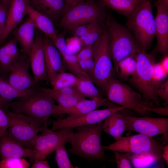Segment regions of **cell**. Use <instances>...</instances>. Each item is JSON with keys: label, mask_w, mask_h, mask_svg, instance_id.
<instances>
[{"label": "cell", "mask_w": 168, "mask_h": 168, "mask_svg": "<svg viewBox=\"0 0 168 168\" xmlns=\"http://www.w3.org/2000/svg\"><path fill=\"white\" fill-rule=\"evenodd\" d=\"M67 30L65 29L61 33L58 34L54 44L61 54L70 72L81 78L91 80L90 77L80 67L76 54H69L66 52L65 36Z\"/></svg>", "instance_id": "obj_23"}, {"label": "cell", "mask_w": 168, "mask_h": 168, "mask_svg": "<svg viewBox=\"0 0 168 168\" xmlns=\"http://www.w3.org/2000/svg\"><path fill=\"white\" fill-rule=\"evenodd\" d=\"M5 26L0 23V28L5 29Z\"/></svg>", "instance_id": "obj_53"}, {"label": "cell", "mask_w": 168, "mask_h": 168, "mask_svg": "<svg viewBox=\"0 0 168 168\" xmlns=\"http://www.w3.org/2000/svg\"><path fill=\"white\" fill-rule=\"evenodd\" d=\"M155 5L157 9L155 18L157 43L153 52L164 57L168 53V10L157 4Z\"/></svg>", "instance_id": "obj_18"}, {"label": "cell", "mask_w": 168, "mask_h": 168, "mask_svg": "<svg viewBox=\"0 0 168 168\" xmlns=\"http://www.w3.org/2000/svg\"><path fill=\"white\" fill-rule=\"evenodd\" d=\"M77 60L79 65L82 70L90 77L94 67V62L93 58L86 60Z\"/></svg>", "instance_id": "obj_39"}, {"label": "cell", "mask_w": 168, "mask_h": 168, "mask_svg": "<svg viewBox=\"0 0 168 168\" xmlns=\"http://www.w3.org/2000/svg\"><path fill=\"white\" fill-rule=\"evenodd\" d=\"M133 58L132 56L126 58L118 63L119 75L122 77L126 78L131 76L135 72L137 67V61L135 58Z\"/></svg>", "instance_id": "obj_32"}, {"label": "cell", "mask_w": 168, "mask_h": 168, "mask_svg": "<svg viewBox=\"0 0 168 168\" xmlns=\"http://www.w3.org/2000/svg\"><path fill=\"white\" fill-rule=\"evenodd\" d=\"M32 89L26 90L18 89L8 82L0 80V97L8 102L14 98H20L23 96Z\"/></svg>", "instance_id": "obj_30"}, {"label": "cell", "mask_w": 168, "mask_h": 168, "mask_svg": "<svg viewBox=\"0 0 168 168\" xmlns=\"http://www.w3.org/2000/svg\"><path fill=\"white\" fill-rule=\"evenodd\" d=\"M124 114L121 111L116 112L110 115L104 121L102 126V131L118 140L126 131V123Z\"/></svg>", "instance_id": "obj_27"}, {"label": "cell", "mask_w": 168, "mask_h": 168, "mask_svg": "<svg viewBox=\"0 0 168 168\" xmlns=\"http://www.w3.org/2000/svg\"><path fill=\"white\" fill-rule=\"evenodd\" d=\"M92 50L94 67L91 79L103 92L112 72V59L105 27L102 34L93 44Z\"/></svg>", "instance_id": "obj_10"}, {"label": "cell", "mask_w": 168, "mask_h": 168, "mask_svg": "<svg viewBox=\"0 0 168 168\" xmlns=\"http://www.w3.org/2000/svg\"><path fill=\"white\" fill-rule=\"evenodd\" d=\"M77 60L93 58L92 45L84 46L76 54Z\"/></svg>", "instance_id": "obj_43"}, {"label": "cell", "mask_w": 168, "mask_h": 168, "mask_svg": "<svg viewBox=\"0 0 168 168\" xmlns=\"http://www.w3.org/2000/svg\"><path fill=\"white\" fill-rule=\"evenodd\" d=\"M28 0H12L8 9L4 32L0 38L4 40L10 33L22 22L27 15Z\"/></svg>", "instance_id": "obj_19"}, {"label": "cell", "mask_w": 168, "mask_h": 168, "mask_svg": "<svg viewBox=\"0 0 168 168\" xmlns=\"http://www.w3.org/2000/svg\"><path fill=\"white\" fill-rule=\"evenodd\" d=\"M8 9L0 2V23L5 26Z\"/></svg>", "instance_id": "obj_44"}, {"label": "cell", "mask_w": 168, "mask_h": 168, "mask_svg": "<svg viewBox=\"0 0 168 168\" xmlns=\"http://www.w3.org/2000/svg\"><path fill=\"white\" fill-rule=\"evenodd\" d=\"M65 44L66 52L71 54H76L83 47L79 37L76 35L65 39Z\"/></svg>", "instance_id": "obj_36"}, {"label": "cell", "mask_w": 168, "mask_h": 168, "mask_svg": "<svg viewBox=\"0 0 168 168\" xmlns=\"http://www.w3.org/2000/svg\"><path fill=\"white\" fill-rule=\"evenodd\" d=\"M163 159L165 162L167 166H168V143L164 146L162 153Z\"/></svg>", "instance_id": "obj_47"}, {"label": "cell", "mask_w": 168, "mask_h": 168, "mask_svg": "<svg viewBox=\"0 0 168 168\" xmlns=\"http://www.w3.org/2000/svg\"><path fill=\"white\" fill-rule=\"evenodd\" d=\"M66 4L69 6L75 5L79 2L82 1L81 0H64Z\"/></svg>", "instance_id": "obj_49"}, {"label": "cell", "mask_w": 168, "mask_h": 168, "mask_svg": "<svg viewBox=\"0 0 168 168\" xmlns=\"http://www.w3.org/2000/svg\"><path fill=\"white\" fill-rule=\"evenodd\" d=\"M35 27L32 20L28 16L16 29L14 37L21 48L23 54L28 55L35 42Z\"/></svg>", "instance_id": "obj_25"}, {"label": "cell", "mask_w": 168, "mask_h": 168, "mask_svg": "<svg viewBox=\"0 0 168 168\" xmlns=\"http://www.w3.org/2000/svg\"><path fill=\"white\" fill-rule=\"evenodd\" d=\"M15 38L10 40L0 47V77H3L10 73L12 67L20 55Z\"/></svg>", "instance_id": "obj_24"}, {"label": "cell", "mask_w": 168, "mask_h": 168, "mask_svg": "<svg viewBox=\"0 0 168 168\" xmlns=\"http://www.w3.org/2000/svg\"><path fill=\"white\" fill-rule=\"evenodd\" d=\"M126 25L139 43L141 49L146 51L149 49L156 37L155 19L150 2L144 1L128 18Z\"/></svg>", "instance_id": "obj_7"}, {"label": "cell", "mask_w": 168, "mask_h": 168, "mask_svg": "<svg viewBox=\"0 0 168 168\" xmlns=\"http://www.w3.org/2000/svg\"></svg>", "instance_id": "obj_55"}, {"label": "cell", "mask_w": 168, "mask_h": 168, "mask_svg": "<svg viewBox=\"0 0 168 168\" xmlns=\"http://www.w3.org/2000/svg\"><path fill=\"white\" fill-rule=\"evenodd\" d=\"M162 68L168 74V55L164 57L163 59L160 63Z\"/></svg>", "instance_id": "obj_46"}, {"label": "cell", "mask_w": 168, "mask_h": 168, "mask_svg": "<svg viewBox=\"0 0 168 168\" xmlns=\"http://www.w3.org/2000/svg\"><path fill=\"white\" fill-rule=\"evenodd\" d=\"M107 7L128 18L130 17L145 1L143 0H99Z\"/></svg>", "instance_id": "obj_28"}, {"label": "cell", "mask_w": 168, "mask_h": 168, "mask_svg": "<svg viewBox=\"0 0 168 168\" xmlns=\"http://www.w3.org/2000/svg\"><path fill=\"white\" fill-rule=\"evenodd\" d=\"M155 54L153 52L148 53L141 49L134 56L137 67L129 79V82L144 99L153 101L158 106L160 101L156 92L161 84L156 82L153 77Z\"/></svg>", "instance_id": "obj_5"}, {"label": "cell", "mask_w": 168, "mask_h": 168, "mask_svg": "<svg viewBox=\"0 0 168 168\" xmlns=\"http://www.w3.org/2000/svg\"><path fill=\"white\" fill-rule=\"evenodd\" d=\"M7 102L0 97V107L3 109H8Z\"/></svg>", "instance_id": "obj_50"}, {"label": "cell", "mask_w": 168, "mask_h": 168, "mask_svg": "<svg viewBox=\"0 0 168 168\" xmlns=\"http://www.w3.org/2000/svg\"><path fill=\"white\" fill-rule=\"evenodd\" d=\"M4 29L0 28V38L2 35L4 31Z\"/></svg>", "instance_id": "obj_52"}, {"label": "cell", "mask_w": 168, "mask_h": 168, "mask_svg": "<svg viewBox=\"0 0 168 168\" xmlns=\"http://www.w3.org/2000/svg\"><path fill=\"white\" fill-rule=\"evenodd\" d=\"M74 128L65 127L53 131L49 129L37 135L33 143L35 153L34 161L40 159H45L48 155L63 144L69 143L72 145Z\"/></svg>", "instance_id": "obj_11"}, {"label": "cell", "mask_w": 168, "mask_h": 168, "mask_svg": "<svg viewBox=\"0 0 168 168\" xmlns=\"http://www.w3.org/2000/svg\"><path fill=\"white\" fill-rule=\"evenodd\" d=\"M45 60L49 81L56 75L66 72L67 68L64 60L53 41L44 35L43 36Z\"/></svg>", "instance_id": "obj_16"}, {"label": "cell", "mask_w": 168, "mask_h": 168, "mask_svg": "<svg viewBox=\"0 0 168 168\" xmlns=\"http://www.w3.org/2000/svg\"><path fill=\"white\" fill-rule=\"evenodd\" d=\"M113 152L115 159L117 168H133L131 161V157L133 154L116 151H114Z\"/></svg>", "instance_id": "obj_37"}, {"label": "cell", "mask_w": 168, "mask_h": 168, "mask_svg": "<svg viewBox=\"0 0 168 168\" xmlns=\"http://www.w3.org/2000/svg\"><path fill=\"white\" fill-rule=\"evenodd\" d=\"M30 165L24 158L9 157L0 160V168H27Z\"/></svg>", "instance_id": "obj_35"}, {"label": "cell", "mask_w": 168, "mask_h": 168, "mask_svg": "<svg viewBox=\"0 0 168 168\" xmlns=\"http://www.w3.org/2000/svg\"><path fill=\"white\" fill-rule=\"evenodd\" d=\"M75 86L82 95L91 100L103 98L101 92L90 80L83 79L77 77Z\"/></svg>", "instance_id": "obj_29"}, {"label": "cell", "mask_w": 168, "mask_h": 168, "mask_svg": "<svg viewBox=\"0 0 168 168\" xmlns=\"http://www.w3.org/2000/svg\"><path fill=\"white\" fill-rule=\"evenodd\" d=\"M125 109L120 106L115 108L107 107L105 109L96 110L79 115H69L65 118L53 121L50 129L53 131L63 128H75L83 125L96 124L104 120L114 113L118 111L122 112Z\"/></svg>", "instance_id": "obj_13"}, {"label": "cell", "mask_w": 168, "mask_h": 168, "mask_svg": "<svg viewBox=\"0 0 168 168\" xmlns=\"http://www.w3.org/2000/svg\"><path fill=\"white\" fill-rule=\"evenodd\" d=\"M65 144H63L55 151V160L59 168H73L68 157V152L65 147Z\"/></svg>", "instance_id": "obj_34"}, {"label": "cell", "mask_w": 168, "mask_h": 168, "mask_svg": "<svg viewBox=\"0 0 168 168\" xmlns=\"http://www.w3.org/2000/svg\"><path fill=\"white\" fill-rule=\"evenodd\" d=\"M155 3L161 6L168 10V0H157Z\"/></svg>", "instance_id": "obj_48"}, {"label": "cell", "mask_w": 168, "mask_h": 168, "mask_svg": "<svg viewBox=\"0 0 168 168\" xmlns=\"http://www.w3.org/2000/svg\"><path fill=\"white\" fill-rule=\"evenodd\" d=\"M103 92L110 101L142 116L146 115L150 112L162 115L166 112L165 107H159L153 101L144 99L128 85L112 77L107 81Z\"/></svg>", "instance_id": "obj_1"}, {"label": "cell", "mask_w": 168, "mask_h": 168, "mask_svg": "<svg viewBox=\"0 0 168 168\" xmlns=\"http://www.w3.org/2000/svg\"><path fill=\"white\" fill-rule=\"evenodd\" d=\"M9 121L8 136L22 146L33 149V143L39 132L49 130L37 120L24 114L3 109Z\"/></svg>", "instance_id": "obj_8"}, {"label": "cell", "mask_w": 168, "mask_h": 168, "mask_svg": "<svg viewBox=\"0 0 168 168\" xmlns=\"http://www.w3.org/2000/svg\"><path fill=\"white\" fill-rule=\"evenodd\" d=\"M104 120L98 123L76 127L73 133V142L68 153L76 155L90 162L111 161L105 156L101 138Z\"/></svg>", "instance_id": "obj_2"}, {"label": "cell", "mask_w": 168, "mask_h": 168, "mask_svg": "<svg viewBox=\"0 0 168 168\" xmlns=\"http://www.w3.org/2000/svg\"><path fill=\"white\" fill-rule=\"evenodd\" d=\"M28 56L35 86L40 81L49 82L45 60L43 37L38 31L35 32L34 43Z\"/></svg>", "instance_id": "obj_15"}, {"label": "cell", "mask_w": 168, "mask_h": 168, "mask_svg": "<svg viewBox=\"0 0 168 168\" xmlns=\"http://www.w3.org/2000/svg\"><path fill=\"white\" fill-rule=\"evenodd\" d=\"M87 0H81V1H85Z\"/></svg>", "instance_id": "obj_54"}, {"label": "cell", "mask_w": 168, "mask_h": 168, "mask_svg": "<svg viewBox=\"0 0 168 168\" xmlns=\"http://www.w3.org/2000/svg\"><path fill=\"white\" fill-rule=\"evenodd\" d=\"M30 5L54 23L60 20L67 6L64 0H28Z\"/></svg>", "instance_id": "obj_22"}, {"label": "cell", "mask_w": 168, "mask_h": 168, "mask_svg": "<svg viewBox=\"0 0 168 168\" xmlns=\"http://www.w3.org/2000/svg\"><path fill=\"white\" fill-rule=\"evenodd\" d=\"M103 106L115 108L120 106L116 105L114 103L104 98L97 100L85 99L69 107H63L55 105L52 115L54 116L63 114L69 116L79 115L89 113Z\"/></svg>", "instance_id": "obj_17"}, {"label": "cell", "mask_w": 168, "mask_h": 168, "mask_svg": "<svg viewBox=\"0 0 168 168\" xmlns=\"http://www.w3.org/2000/svg\"><path fill=\"white\" fill-rule=\"evenodd\" d=\"M165 145L152 137L139 133L122 136L109 145L102 146V148L104 151L111 150L133 154L149 153L163 159Z\"/></svg>", "instance_id": "obj_9"}, {"label": "cell", "mask_w": 168, "mask_h": 168, "mask_svg": "<svg viewBox=\"0 0 168 168\" xmlns=\"http://www.w3.org/2000/svg\"><path fill=\"white\" fill-rule=\"evenodd\" d=\"M48 161L45 159H40L35 161L31 166L32 168H50Z\"/></svg>", "instance_id": "obj_45"}, {"label": "cell", "mask_w": 168, "mask_h": 168, "mask_svg": "<svg viewBox=\"0 0 168 168\" xmlns=\"http://www.w3.org/2000/svg\"><path fill=\"white\" fill-rule=\"evenodd\" d=\"M126 130L129 133L134 131L150 137L163 134L168 142V119L147 117H137L124 115Z\"/></svg>", "instance_id": "obj_12"}, {"label": "cell", "mask_w": 168, "mask_h": 168, "mask_svg": "<svg viewBox=\"0 0 168 168\" xmlns=\"http://www.w3.org/2000/svg\"><path fill=\"white\" fill-rule=\"evenodd\" d=\"M105 6L94 0H87L72 6L67 5L59 25L71 31L80 25L96 22L105 26L107 14Z\"/></svg>", "instance_id": "obj_6"}, {"label": "cell", "mask_w": 168, "mask_h": 168, "mask_svg": "<svg viewBox=\"0 0 168 168\" xmlns=\"http://www.w3.org/2000/svg\"><path fill=\"white\" fill-rule=\"evenodd\" d=\"M30 67L28 56L24 54L20 55L12 67L8 82L20 90L34 89L35 86L33 78L29 72Z\"/></svg>", "instance_id": "obj_14"}, {"label": "cell", "mask_w": 168, "mask_h": 168, "mask_svg": "<svg viewBox=\"0 0 168 168\" xmlns=\"http://www.w3.org/2000/svg\"><path fill=\"white\" fill-rule=\"evenodd\" d=\"M105 27L107 33L112 61L119 75L118 63L126 58L134 57L141 48L132 33L117 22L111 13L107 14Z\"/></svg>", "instance_id": "obj_3"}, {"label": "cell", "mask_w": 168, "mask_h": 168, "mask_svg": "<svg viewBox=\"0 0 168 168\" xmlns=\"http://www.w3.org/2000/svg\"><path fill=\"white\" fill-rule=\"evenodd\" d=\"M0 156L2 159L9 157H27L34 162L35 153L33 149H28L5 134L0 138Z\"/></svg>", "instance_id": "obj_21"}, {"label": "cell", "mask_w": 168, "mask_h": 168, "mask_svg": "<svg viewBox=\"0 0 168 168\" xmlns=\"http://www.w3.org/2000/svg\"><path fill=\"white\" fill-rule=\"evenodd\" d=\"M9 126L8 116L3 110L0 107V138L5 135Z\"/></svg>", "instance_id": "obj_42"}, {"label": "cell", "mask_w": 168, "mask_h": 168, "mask_svg": "<svg viewBox=\"0 0 168 168\" xmlns=\"http://www.w3.org/2000/svg\"><path fill=\"white\" fill-rule=\"evenodd\" d=\"M27 15L32 21L35 28L42 32L54 42L58 33L51 20L35 10L30 4L27 6Z\"/></svg>", "instance_id": "obj_26"}, {"label": "cell", "mask_w": 168, "mask_h": 168, "mask_svg": "<svg viewBox=\"0 0 168 168\" xmlns=\"http://www.w3.org/2000/svg\"><path fill=\"white\" fill-rule=\"evenodd\" d=\"M55 104L50 95L40 87L33 89L17 101L7 103L11 111L26 114L41 123L46 129L47 121L52 114Z\"/></svg>", "instance_id": "obj_4"}, {"label": "cell", "mask_w": 168, "mask_h": 168, "mask_svg": "<svg viewBox=\"0 0 168 168\" xmlns=\"http://www.w3.org/2000/svg\"><path fill=\"white\" fill-rule=\"evenodd\" d=\"M56 101L58 106L65 108L72 106L86 99L75 86H69L54 89L40 87Z\"/></svg>", "instance_id": "obj_20"}, {"label": "cell", "mask_w": 168, "mask_h": 168, "mask_svg": "<svg viewBox=\"0 0 168 168\" xmlns=\"http://www.w3.org/2000/svg\"><path fill=\"white\" fill-rule=\"evenodd\" d=\"M12 0H0L1 2L8 9Z\"/></svg>", "instance_id": "obj_51"}, {"label": "cell", "mask_w": 168, "mask_h": 168, "mask_svg": "<svg viewBox=\"0 0 168 168\" xmlns=\"http://www.w3.org/2000/svg\"><path fill=\"white\" fill-rule=\"evenodd\" d=\"M105 26L97 23L84 36L79 37L83 46L92 45L104 31Z\"/></svg>", "instance_id": "obj_33"}, {"label": "cell", "mask_w": 168, "mask_h": 168, "mask_svg": "<svg viewBox=\"0 0 168 168\" xmlns=\"http://www.w3.org/2000/svg\"><path fill=\"white\" fill-rule=\"evenodd\" d=\"M96 22L83 24L76 27L72 31H73L74 35L79 37L86 35L95 26Z\"/></svg>", "instance_id": "obj_40"}, {"label": "cell", "mask_w": 168, "mask_h": 168, "mask_svg": "<svg viewBox=\"0 0 168 168\" xmlns=\"http://www.w3.org/2000/svg\"><path fill=\"white\" fill-rule=\"evenodd\" d=\"M156 94L159 97L163 100L165 103V105L168 104V79L163 82L157 89Z\"/></svg>", "instance_id": "obj_41"}, {"label": "cell", "mask_w": 168, "mask_h": 168, "mask_svg": "<svg viewBox=\"0 0 168 168\" xmlns=\"http://www.w3.org/2000/svg\"><path fill=\"white\" fill-rule=\"evenodd\" d=\"M167 75L160 63H154L153 67V77L156 82L161 84L164 80L167 77Z\"/></svg>", "instance_id": "obj_38"}, {"label": "cell", "mask_w": 168, "mask_h": 168, "mask_svg": "<svg viewBox=\"0 0 168 168\" xmlns=\"http://www.w3.org/2000/svg\"><path fill=\"white\" fill-rule=\"evenodd\" d=\"M77 77L70 72H66L57 74L50 82L53 89H58L75 86Z\"/></svg>", "instance_id": "obj_31"}]
</instances>
